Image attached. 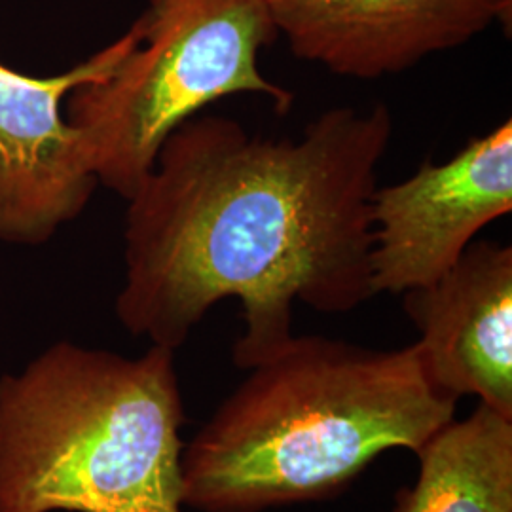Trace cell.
Listing matches in <instances>:
<instances>
[{
    "label": "cell",
    "instance_id": "obj_1",
    "mask_svg": "<svg viewBox=\"0 0 512 512\" xmlns=\"http://www.w3.org/2000/svg\"><path fill=\"white\" fill-rule=\"evenodd\" d=\"M393 137L385 103L321 112L298 139L198 114L167 135L126 200L124 329L179 349L213 306L241 304L232 361L293 340L296 302L327 315L370 300L372 196Z\"/></svg>",
    "mask_w": 512,
    "mask_h": 512
},
{
    "label": "cell",
    "instance_id": "obj_2",
    "mask_svg": "<svg viewBox=\"0 0 512 512\" xmlns=\"http://www.w3.org/2000/svg\"><path fill=\"white\" fill-rule=\"evenodd\" d=\"M184 444V507L264 512L340 494L387 450L418 452L458 401L425 376L420 349L296 336Z\"/></svg>",
    "mask_w": 512,
    "mask_h": 512
},
{
    "label": "cell",
    "instance_id": "obj_3",
    "mask_svg": "<svg viewBox=\"0 0 512 512\" xmlns=\"http://www.w3.org/2000/svg\"><path fill=\"white\" fill-rule=\"evenodd\" d=\"M175 351L59 342L0 378V512H183Z\"/></svg>",
    "mask_w": 512,
    "mask_h": 512
},
{
    "label": "cell",
    "instance_id": "obj_4",
    "mask_svg": "<svg viewBox=\"0 0 512 512\" xmlns=\"http://www.w3.org/2000/svg\"><path fill=\"white\" fill-rule=\"evenodd\" d=\"M139 42L114 73L76 88L65 118L97 179L124 200L145 181L167 135L232 95L266 97L279 114L294 93L258 65L277 35L266 0H150Z\"/></svg>",
    "mask_w": 512,
    "mask_h": 512
},
{
    "label": "cell",
    "instance_id": "obj_5",
    "mask_svg": "<svg viewBox=\"0 0 512 512\" xmlns=\"http://www.w3.org/2000/svg\"><path fill=\"white\" fill-rule=\"evenodd\" d=\"M512 211V120L473 137L444 164L425 160L372 196L374 293L404 294L435 283Z\"/></svg>",
    "mask_w": 512,
    "mask_h": 512
},
{
    "label": "cell",
    "instance_id": "obj_6",
    "mask_svg": "<svg viewBox=\"0 0 512 512\" xmlns=\"http://www.w3.org/2000/svg\"><path fill=\"white\" fill-rule=\"evenodd\" d=\"M139 37L135 21L107 48L48 78L0 63V241L44 243L84 211L99 183L65 118V101L114 73Z\"/></svg>",
    "mask_w": 512,
    "mask_h": 512
},
{
    "label": "cell",
    "instance_id": "obj_7",
    "mask_svg": "<svg viewBox=\"0 0 512 512\" xmlns=\"http://www.w3.org/2000/svg\"><path fill=\"white\" fill-rule=\"evenodd\" d=\"M294 57L329 73L378 80L456 50L495 23L512 0H266Z\"/></svg>",
    "mask_w": 512,
    "mask_h": 512
},
{
    "label": "cell",
    "instance_id": "obj_8",
    "mask_svg": "<svg viewBox=\"0 0 512 512\" xmlns=\"http://www.w3.org/2000/svg\"><path fill=\"white\" fill-rule=\"evenodd\" d=\"M403 296L429 382L512 420L511 245L475 241L435 283Z\"/></svg>",
    "mask_w": 512,
    "mask_h": 512
},
{
    "label": "cell",
    "instance_id": "obj_9",
    "mask_svg": "<svg viewBox=\"0 0 512 512\" xmlns=\"http://www.w3.org/2000/svg\"><path fill=\"white\" fill-rule=\"evenodd\" d=\"M420 475L393 512H512V420L486 404L416 452Z\"/></svg>",
    "mask_w": 512,
    "mask_h": 512
}]
</instances>
